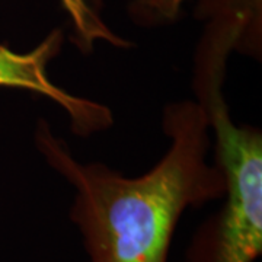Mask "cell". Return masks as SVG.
Here are the masks:
<instances>
[{
    "label": "cell",
    "mask_w": 262,
    "mask_h": 262,
    "mask_svg": "<svg viewBox=\"0 0 262 262\" xmlns=\"http://www.w3.org/2000/svg\"><path fill=\"white\" fill-rule=\"evenodd\" d=\"M187 0H130V19L143 28H159L177 22Z\"/></svg>",
    "instance_id": "6"
},
{
    "label": "cell",
    "mask_w": 262,
    "mask_h": 262,
    "mask_svg": "<svg viewBox=\"0 0 262 262\" xmlns=\"http://www.w3.org/2000/svg\"><path fill=\"white\" fill-rule=\"evenodd\" d=\"M162 128L170 140L166 153L146 173L124 177L99 162H79L48 121L38 120L35 147L75 188L70 220L89 262H168L182 214L225 195L222 170L207 160L210 127L201 105L168 103Z\"/></svg>",
    "instance_id": "1"
},
{
    "label": "cell",
    "mask_w": 262,
    "mask_h": 262,
    "mask_svg": "<svg viewBox=\"0 0 262 262\" xmlns=\"http://www.w3.org/2000/svg\"><path fill=\"white\" fill-rule=\"evenodd\" d=\"M64 41V29L54 28L25 53L0 44V89H18L50 99L69 117L75 136L89 137L113 127V111L103 103L67 92L50 79L48 66L60 56Z\"/></svg>",
    "instance_id": "3"
},
{
    "label": "cell",
    "mask_w": 262,
    "mask_h": 262,
    "mask_svg": "<svg viewBox=\"0 0 262 262\" xmlns=\"http://www.w3.org/2000/svg\"><path fill=\"white\" fill-rule=\"evenodd\" d=\"M70 24V39L83 54L94 51L98 42L115 48H130L127 38L114 32L103 20L101 0H60Z\"/></svg>",
    "instance_id": "5"
},
{
    "label": "cell",
    "mask_w": 262,
    "mask_h": 262,
    "mask_svg": "<svg viewBox=\"0 0 262 262\" xmlns=\"http://www.w3.org/2000/svg\"><path fill=\"white\" fill-rule=\"evenodd\" d=\"M194 16L204 24L194 73L226 75L233 53L261 60L262 0H196Z\"/></svg>",
    "instance_id": "4"
},
{
    "label": "cell",
    "mask_w": 262,
    "mask_h": 262,
    "mask_svg": "<svg viewBox=\"0 0 262 262\" xmlns=\"http://www.w3.org/2000/svg\"><path fill=\"white\" fill-rule=\"evenodd\" d=\"M225 178L222 207L198 226L184 262H255L262 253V133L233 121L223 89L196 95Z\"/></svg>",
    "instance_id": "2"
}]
</instances>
